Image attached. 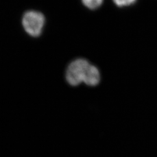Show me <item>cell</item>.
I'll return each mask as SVG.
<instances>
[{"label": "cell", "instance_id": "6da1fadb", "mask_svg": "<svg viewBox=\"0 0 157 157\" xmlns=\"http://www.w3.org/2000/svg\"><path fill=\"white\" fill-rule=\"evenodd\" d=\"M90 65L87 60L82 58L77 59L71 62L67 67L65 74L67 83L72 86H77L84 83Z\"/></svg>", "mask_w": 157, "mask_h": 157}, {"label": "cell", "instance_id": "7a4b0ae2", "mask_svg": "<svg viewBox=\"0 0 157 157\" xmlns=\"http://www.w3.org/2000/svg\"><path fill=\"white\" fill-rule=\"evenodd\" d=\"M45 18L39 12L30 11L25 13L22 18L23 28L28 33L33 37H38L43 30Z\"/></svg>", "mask_w": 157, "mask_h": 157}, {"label": "cell", "instance_id": "3957f363", "mask_svg": "<svg viewBox=\"0 0 157 157\" xmlns=\"http://www.w3.org/2000/svg\"><path fill=\"white\" fill-rule=\"evenodd\" d=\"M100 74L98 68L90 64L87 69L84 83L87 86H95L99 83Z\"/></svg>", "mask_w": 157, "mask_h": 157}, {"label": "cell", "instance_id": "277c9868", "mask_svg": "<svg viewBox=\"0 0 157 157\" xmlns=\"http://www.w3.org/2000/svg\"><path fill=\"white\" fill-rule=\"evenodd\" d=\"M84 6L91 10H95L102 4L103 0H82Z\"/></svg>", "mask_w": 157, "mask_h": 157}, {"label": "cell", "instance_id": "5b68a950", "mask_svg": "<svg viewBox=\"0 0 157 157\" xmlns=\"http://www.w3.org/2000/svg\"><path fill=\"white\" fill-rule=\"evenodd\" d=\"M115 4L119 6H129L135 3L136 0H113Z\"/></svg>", "mask_w": 157, "mask_h": 157}]
</instances>
